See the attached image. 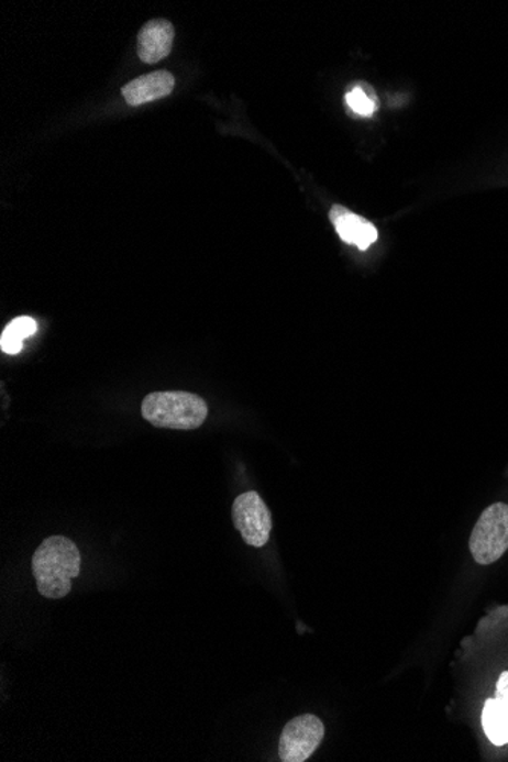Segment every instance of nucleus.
<instances>
[{"mask_svg": "<svg viewBox=\"0 0 508 762\" xmlns=\"http://www.w3.org/2000/svg\"><path fill=\"white\" fill-rule=\"evenodd\" d=\"M81 571V553L70 539L53 535L42 542L33 555V574L43 597L58 599L73 589Z\"/></svg>", "mask_w": 508, "mask_h": 762, "instance_id": "f257e3e1", "label": "nucleus"}, {"mask_svg": "<svg viewBox=\"0 0 508 762\" xmlns=\"http://www.w3.org/2000/svg\"><path fill=\"white\" fill-rule=\"evenodd\" d=\"M208 404L188 391H156L142 402V416L156 428L192 431L208 419Z\"/></svg>", "mask_w": 508, "mask_h": 762, "instance_id": "f03ea898", "label": "nucleus"}, {"mask_svg": "<svg viewBox=\"0 0 508 762\" xmlns=\"http://www.w3.org/2000/svg\"><path fill=\"white\" fill-rule=\"evenodd\" d=\"M471 553L479 565H492L508 550V506L492 504L483 511L472 531Z\"/></svg>", "mask_w": 508, "mask_h": 762, "instance_id": "7ed1b4c3", "label": "nucleus"}, {"mask_svg": "<svg viewBox=\"0 0 508 762\" xmlns=\"http://www.w3.org/2000/svg\"><path fill=\"white\" fill-rule=\"evenodd\" d=\"M232 518L242 539L250 546L267 545L273 530L272 513L257 492H245L233 503Z\"/></svg>", "mask_w": 508, "mask_h": 762, "instance_id": "20e7f679", "label": "nucleus"}, {"mask_svg": "<svg viewBox=\"0 0 508 762\" xmlns=\"http://www.w3.org/2000/svg\"><path fill=\"white\" fill-rule=\"evenodd\" d=\"M323 721L312 714L292 718L284 730L279 741V758L281 762H305L313 755L323 741Z\"/></svg>", "mask_w": 508, "mask_h": 762, "instance_id": "39448f33", "label": "nucleus"}, {"mask_svg": "<svg viewBox=\"0 0 508 762\" xmlns=\"http://www.w3.org/2000/svg\"><path fill=\"white\" fill-rule=\"evenodd\" d=\"M174 35H176V31L168 20H151L139 33V58L146 65H154V63L168 57L170 49H173Z\"/></svg>", "mask_w": 508, "mask_h": 762, "instance_id": "423d86ee", "label": "nucleus"}, {"mask_svg": "<svg viewBox=\"0 0 508 762\" xmlns=\"http://www.w3.org/2000/svg\"><path fill=\"white\" fill-rule=\"evenodd\" d=\"M329 218H331L333 228L341 240L347 244L356 245L363 252L378 241V230H376L375 224L343 208V206H333Z\"/></svg>", "mask_w": 508, "mask_h": 762, "instance_id": "0eeeda50", "label": "nucleus"}, {"mask_svg": "<svg viewBox=\"0 0 508 762\" xmlns=\"http://www.w3.org/2000/svg\"><path fill=\"white\" fill-rule=\"evenodd\" d=\"M176 79L166 70H158L144 75V77L133 79L122 89L125 101L130 106H142L145 102L156 101V99L168 97L173 93Z\"/></svg>", "mask_w": 508, "mask_h": 762, "instance_id": "6e6552de", "label": "nucleus"}, {"mask_svg": "<svg viewBox=\"0 0 508 762\" xmlns=\"http://www.w3.org/2000/svg\"><path fill=\"white\" fill-rule=\"evenodd\" d=\"M484 732L496 746L508 744V713L496 698L486 702L483 710Z\"/></svg>", "mask_w": 508, "mask_h": 762, "instance_id": "1a4fd4ad", "label": "nucleus"}, {"mask_svg": "<svg viewBox=\"0 0 508 762\" xmlns=\"http://www.w3.org/2000/svg\"><path fill=\"white\" fill-rule=\"evenodd\" d=\"M37 332V323L31 317H19L5 328L0 339V349L10 355H18L23 349V340Z\"/></svg>", "mask_w": 508, "mask_h": 762, "instance_id": "9d476101", "label": "nucleus"}, {"mask_svg": "<svg viewBox=\"0 0 508 762\" xmlns=\"http://www.w3.org/2000/svg\"><path fill=\"white\" fill-rule=\"evenodd\" d=\"M345 101L347 106L351 107L355 113L361 114V117H372L376 110H378V99L371 91H365L356 87L352 91L345 95Z\"/></svg>", "mask_w": 508, "mask_h": 762, "instance_id": "9b49d317", "label": "nucleus"}, {"mask_svg": "<svg viewBox=\"0 0 508 762\" xmlns=\"http://www.w3.org/2000/svg\"><path fill=\"white\" fill-rule=\"evenodd\" d=\"M496 700L508 713V672L501 674L496 685Z\"/></svg>", "mask_w": 508, "mask_h": 762, "instance_id": "f8f14e48", "label": "nucleus"}]
</instances>
